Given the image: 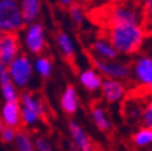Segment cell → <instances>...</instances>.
Masks as SVG:
<instances>
[{
    "label": "cell",
    "instance_id": "6da1fadb",
    "mask_svg": "<svg viewBox=\"0 0 152 151\" xmlns=\"http://www.w3.org/2000/svg\"><path fill=\"white\" fill-rule=\"evenodd\" d=\"M144 33L140 25H121L107 30V41L117 53H133L142 44Z\"/></svg>",
    "mask_w": 152,
    "mask_h": 151
},
{
    "label": "cell",
    "instance_id": "7a4b0ae2",
    "mask_svg": "<svg viewBox=\"0 0 152 151\" xmlns=\"http://www.w3.org/2000/svg\"><path fill=\"white\" fill-rule=\"evenodd\" d=\"M25 27L19 3L15 0H0V33L16 34Z\"/></svg>",
    "mask_w": 152,
    "mask_h": 151
},
{
    "label": "cell",
    "instance_id": "3957f363",
    "mask_svg": "<svg viewBox=\"0 0 152 151\" xmlns=\"http://www.w3.org/2000/svg\"><path fill=\"white\" fill-rule=\"evenodd\" d=\"M110 6L111 8L106 10V14L103 16V19H107L106 26L109 29L121 25H139L140 13L136 4L117 3Z\"/></svg>",
    "mask_w": 152,
    "mask_h": 151
},
{
    "label": "cell",
    "instance_id": "277c9868",
    "mask_svg": "<svg viewBox=\"0 0 152 151\" xmlns=\"http://www.w3.org/2000/svg\"><path fill=\"white\" fill-rule=\"evenodd\" d=\"M8 76L16 88L26 87L33 76V64L27 55L19 53L11 63L7 66Z\"/></svg>",
    "mask_w": 152,
    "mask_h": 151
},
{
    "label": "cell",
    "instance_id": "5b68a950",
    "mask_svg": "<svg viewBox=\"0 0 152 151\" xmlns=\"http://www.w3.org/2000/svg\"><path fill=\"white\" fill-rule=\"evenodd\" d=\"M91 64L98 69L99 72L109 78L117 80V79H128L130 76V67L120 61H113V60H104L98 56L90 55Z\"/></svg>",
    "mask_w": 152,
    "mask_h": 151
},
{
    "label": "cell",
    "instance_id": "8992f818",
    "mask_svg": "<svg viewBox=\"0 0 152 151\" xmlns=\"http://www.w3.org/2000/svg\"><path fill=\"white\" fill-rule=\"evenodd\" d=\"M25 45L33 53H41L45 48V32L41 23L27 25L25 33Z\"/></svg>",
    "mask_w": 152,
    "mask_h": 151
},
{
    "label": "cell",
    "instance_id": "52a82bcc",
    "mask_svg": "<svg viewBox=\"0 0 152 151\" xmlns=\"http://www.w3.org/2000/svg\"><path fill=\"white\" fill-rule=\"evenodd\" d=\"M19 38L16 34L0 33V61L8 66L19 55Z\"/></svg>",
    "mask_w": 152,
    "mask_h": 151
},
{
    "label": "cell",
    "instance_id": "ba28073f",
    "mask_svg": "<svg viewBox=\"0 0 152 151\" xmlns=\"http://www.w3.org/2000/svg\"><path fill=\"white\" fill-rule=\"evenodd\" d=\"M0 120H1L4 127H8V128L12 129H18L22 125L19 101L4 102L1 109H0Z\"/></svg>",
    "mask_w": 152,
    "mask_h": 151
},
{
    "label": "cell",
    "instance_id": "9c48e42d",
    "mask_svg": "<svg viewBox=\"0 0 152 151\" xmlns=\"http://www.w3.org/2000/svg\"><path fill=\"white\" fill-rule=\"evenodd\" d=\"M134 74L136 78L147 87L149 91H152V59L142 57L134 66Z\"/></svg>",
    "mask_w": 152,
    "mask_h": 151
},
{
    "label": "cell",
    "instance_id": "30bf717a",
    "mask_svg": "<svg viewBox=\"0 0 152 151\" xmlns=\"http://www.w3.org/2000/svg\"><path fill=\"white\" fill-rule=\"evenodd\" d=\"M102 94L107 102H115L125 94V87L121 82L114 79H106L102 82Z\"/></svg>",
    "mask_w": 152,
    "mask_h": 151
},
{
    "label": "cell",
    "instance_id": "8fae6325",
    "mask_svg": "<svg viewBox=\"0 0 152 151\" xmlns=\"http://www.w3.org/2000/svg\"><path fill=\"white\" fill-rule=\"evenodd\" d=\"M20 15L25 25H31L35 22V19L39 16L41 13V3L38 0H23L19 3Z\"/></svg>",
    "mask_w": 152,
    "mask_h": 151
},
{
    "label": "cell",
    "instance_id": "7c38bea8",
    "mask_svg": "<svg viewBox=\"0 0 152 151\" xmlns=\"http://www.w3.org/2000/svg\"><path fill=\"white\" fill-rule=\"evenodd\" d=\"M69 131H71V135H72V138H73V142H75V144L79 147L80 151H94L92 150L91 143H90V139L87 138L86 132L75 123V121H69Z\"/></svg>",
    "mask_w": 152,
    "mask_h": 151
},
{
    "label": "cell",
    "instance_id": "4fadbf2b",
    "mask_svg": "<svg viewBox=\"0 0 152 151\" xmlns=\"http://www.w3.org/2000/svg\"><path fill=\"white\" fill-rule=\"evenodd\" d=\"M19 106L22 108V109L30 110V112L35 113L39 119L44 116V106L39 102V99L35 98L31 93H23V94H20V97H19Z\"/></svg>",
    "mask_w": 152,
    "mask_h": 151
},
{
    "label": "cell",
    "instance_id": "5bb4252c",
    "mask_svg": "<svg viewBox=\"0 0 152 151\" xmlns=\"http://www.w3.org/2000/svg\"><path fill=\"white\" fill-rule=\"evenodd\" d=\"M61 106L68 114H73L77 110V94L72 85H68L65 87V91L61 97Z\"/></svg>",
    "mask_w": 152,
    "mask_h": 151
},
{
    "label": "cell",
    "instance_id": "9a60e30c",
    "mask_svg": "<svg viewBox=\"0 0 152 151\" xmlns=\"http://www.w3.org/2000/svg\"><path fill=\"white\" fill-rule=\"evenodd\" d=\"M102 78L95 69H86L80 74V83L90 91H95L102 86Z\"/></svg>",
    "mask_w": 152,
    "mask_h": 151
},
{
    "label": "cell",
    "instance_id": "2e32d148",
    "mask_svg": "<svg viewBox=\"0 0 152 151\" xmlns=\"http://www.w3.org/2000/svg\"><path fill=\"white\" fill-rule=\"evenodd\" d=\"M92 49L98 57L101 59H104V60H114L117 57V52L114 50V48L111 46L109 42H106L104 40H96L92 45Z\"/></svg>",
    "mask_w": 152,
    "mask_h": 151
},
{
    "label": "cell",
    "instance_id": "e0dca14e",
    "mask_svg": "<svg viewBox=\"0 0 152 151\" xmlns=\"http://www.w3.org/2000/svg\"><path fill=\"white\" fill-rule=\"evenodd\" d=\"M14 144H15V148L18 151H34V144L31 142V138L23 129L16 131Z\"/></svg>",
    "mask_w": 152,
    "mask_h": 151
},
{
    "label": "cell",
    "instance_id": "ac0fdd59",
    "mask_svg": "<svg viewBox=\"0 0 152 151\" xmlns=\"http://www.w3.org/2000/svg\"><path fill=\"white\" fill-rule=\"evenodd\" d=\"M57 41H58V46H60L63 55L65 56V59L72 60L73 56H75V50H73V45L71 42L69 37L65 33H60L58 37H57Z\"/></svg>",
    "mask_w": 152,
    "mask_h": 151
},
{
    "label": "cell",
    "instance_id": "d6986e66",
    "mask_svg": "<svg viewBox=\"0 0 152 151\" xmlns=\"http://www.w3.org/2000/svg\"><path fill=\"white\" fill-rule=\"evenodd\" d=\"M92 119H94V123L96 124L101 131H107L110 128V123L109 120L106 119V114H104L103 109L101 106H94L92 108Z\"/></svg>",
    "mask_w": 152,
    "mask_h": 151
},
{
    "label": "cell",
    "instance_id": "ffe728a7",
    "mask_svg": "<svg viewBox=\"0 0 152 151\" xmlns=\"http://www.w3.org/2000/svg\"><path fill=\"white\" fill-rule=\"evenodd\" d=\"M35 69L44 78H48L52 72V63L48 57H39L35 60Z\"/></svg>",
    "mask_w": 152,
    "mask_h": 151
},
{
    "label": "cell",
    "instance_id": "44dd1931",
    "mask_svg": "<svg viewBox=\"0 0 152 151\" xmlns=\"http://www.w3.org/2000/svg\"><path fill=\"white\" fill-rule=\"evenodd\" d=\"M133 140H134V143H136L137 146H141V147L152 143V129L141 128L139 132L134 133Z\"/></svg>",
    "mask_w": 152,
    "mask_h": 151
},
{
    "label": "cell",
    "instance_id": "7402d4cb",
    "mask_svg": "<svg viewBox=\"0 0 152 151\" xmlns=\"http://www.w3.org/2000/svg\"><path fill=\"white\" fill-rule=\"evenodd\" d=\"M140 124L141 128L152 129V99L147 102L145 108L142 109V113L140 116Z\"/></svg>",
    "mask_w": 152,
    "mask_h": 151
},
{
    "label": "cell",
    "instance_id": "603a6c76",
    "mask_svg": "<svg viewBox=\"0 0 152 151\" xmlns=\"http://www.w3.org/2000/svg\"><path fill=\"white\" fill-rule=\"evenodd\" d=\"M15 135H16V129H12V128H8V127H4L1 133H0V140L3 143H14L15 140Z\"/></svg>",
    "mask_w": 152,
    "mask_h": 151
},
{
    "label": "cell",
    "instance_id": "cb8c5ba5",
    "mask_svg": "<svg viewBox=\"0 0 152 151\" xmlns=\"http://www.w3.org/2000/svg\"><path fill=\"white\" fill-rule=\"evenodd\" d=\"M71 16L73 18L76 25H82L83 23V11L79 6H76V4H72L71 6Z\"/></svg>",
    "mask_w": 152,
    "mask_h": 151
},
{
    "label": "cell",
    "instance_id": "d4e9b609",
    "mask_svg": "<svg viewBox=\"0 0 152 151\" xmlns=\"http://www.w3.org/2000/svg\"><path fill=\"white\" fill-rule=\"evenodd\" d=\"M10 82H11V79H10V76H8L7 66L0 61V86L7 85V83H10Z\"/></svg>",
    "mask_w": 152,
    "mask_h": 151
},
{
    "label": "cell",
    "instance_id": "484cf974",
    "mask_svg": "<svg viewBox=\"0 0 152 151\" xmlns=\"http://www.w3.org/2000/svg\"><path fill=\"white\" fill-rule=\"evenodd\" d=\"M35 148H37L38 151H52V147L50 144L46 142V139L44 138H38L37 140H35Z\"/></svg>",
    "mask_w": 152,
    "mask_h": 151
},
{
    "label": "cell",
    "instance_id": "4316f807",
    "mask_svg": "<svg viewBox=\"0 0 152 151\" xmlns=\"http://www.w3.org/2000/svg\"><path fill=\"white\" fill-rule=\"evenodd\" d=\"M3 128H4V125H3V123H1V120H0V133H1V131H3Z\"/></svg>",
    "mask_w": 152,
    "mask_h": 151
}]
</instances>
